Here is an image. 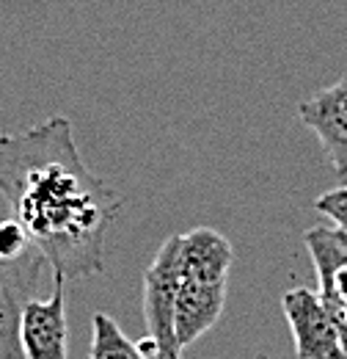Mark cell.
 <instances>
[{
  "label": "cell",
  "instance_id": "obj_4",
  "mask_svg": "<svg viewBox=\"0 0 347 359\" xmlns=\"http://www.w3.org/2000/svg\"><path fill=\"white\" fill-rule=\"evenodd\" d=\"M47 260L39 249L20 257H0V359H25L22 313L36 293Z\"/></svg>",
  "mask_w": 347,
  "mask_h": 359
},
{
  "label": "cell",
  "instance_id": "obj_3",
  "mask_svg": "<svg viewBox=\"0 0 347 359\" xmlns=\"http://www.w3.org/2000/svg\"><path fill=\"white\" fill-rule=\"evenodd\" d=\"M179 243L182 235L163 241L143 271V320L149 334L138 343L152 359H182L176 343V296H179Z\"/></svg>",
  "mask_w": 347,
  "mask_h": 359
},
{
  "label": "cell",
  "instance_id": "obj_1",
  "mask_svg": "<svg viewBox=\"0 0 347 359\" xmlns=\"http://www.w3.org/2000/svg\"><path fill=\"white\" fill-rule=\"evenodd\" d=\"M0 196L55 279L78 282L105 269L122 196L83 163L66 116L0 133Z\"/></svg>",
  "mask_w": 347,
  "mask_h": 359
},
{
  "label": "cell",
  "instance_id": "obj_8",
  "mask_svg": "<svg viewBox=\"0 0 347 359\" xmlns=\"http://www.w3.org/2000/svg\"><path fill=\"white\" fill-rule=\"evenodd\" d=\"M25 359H69L66 354V282L55 279L50 299H31L22 313Z\"/></svg>",
  "mask_w": 347,
  "mask_h": 359
},
{
  "label": "cell",
  "instance_id": "obj_2",
  "mask_svg": "<svg viewBox=\"0 0 347 359\" xmlns=\"http://www.w3.org/2000/svg\"><path fill=\"white\" fill-rule=\"evenodd\" d=\"M234 263L232 243L213 226L182 232L179 243V296H176V343L185 351L218 323L226 307V285Z\"/></svg>",
  "mask_w": 347,
  "mask_h": 359
},
{
  "label": "cell",
  "instance_id": "obj_7",
  "mask_svg": "<svg viewBox=\"0 0 347 359\" xmlns=\"http://www.w3.org/2000/svg\"><path fill=\"white\" fill-rule=\"evenodd\" d=\"M298 119L317 135L334 172L347 182V75L304 100Z\"/></svg>",
  "mask_w": 347,
  "mask_h": 359
},
{
  "label": "cell",
  "instance_id": "obj_10",
  "mask_svg": "<svg viewBox=\"0 0 347 359\" xmlns=\"http://www.w3.org/2000/svg\"><path fill=\"white\" fill-rule=\"evenodd\" d=\"M314 208H317L325 219H331V222L337 224V229H342L347 235V185L334 188V191L317 196V199H314Z\"/></svg>",
  "mask_w": 347,
  "mask_h": 359
},
{
  "label": "cell",
  "instance_id": "obj_6",
  "mask_svg": "<svg viewBox=\"0 0 347 359\" xmlns=\"http://www.w3.org/2000/svg\"><path fill=\"white\" fill-rule=\"evenodd\" d=\"M304 243L317 273V296L342 329L347 357V235L337 226H311Z\"/></svg>",
  "mask_w": 347,
  "mask_h": 359
},
{
  "label": "cell",
  "instance_id": "obj_5",
  "mask_svg": "<svg viewBox=\"0 0 347 359\" xmlns=\"http://www.w3.org/2000/svg\"><path fill=\"white\" fill-rule=\"evenodd\" d=\"M298 359H347L342 329L325 310L320 296L309 287H292L281 299Z\"/></svg>",
  "mask_w": 347,
  "mask_h": 359
},
{
  "label": "cell",
  "instance_id": "obj_9",
  "mask_svg": "<svg viewBox=\"0 0 347 359\" xmlns=\"http://www.w3.org/2000/svg\"><path fill=\"white\" fill-rule=\"evenodd\" d=\"M88 359H152L138 343L119 329L108 313H94L91 318V354Z\"/></svg>",
  "mask_w": 347,
  "mask_h": 359
}]
</instances>
